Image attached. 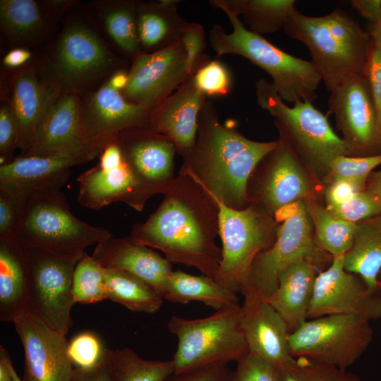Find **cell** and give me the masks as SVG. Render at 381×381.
<instances>
[{"label":"cell","instance_id":"cell-15","mask_svg":"<svg viewBox=\"0 0 381 381\" xmlns=\"http://www.w3.org/2000/svg\"><path fill=\"white\" fill-rule=\"evenodd\" d=\"M80 93L63 87L38 126L25 156L67 155L87 162L105 145L90 140L81 119Z\"/></svg>","mask_w":381,"mask_h":381},{"label":"cell","instance_id":"cell-13","mask_svg":"<svg viewBox=\"0 0 381 381\" xmlns=\"http://www.w3.org/2000/svg\"><path fill=\"white\" fill-rule=\"evenodd\" d=\"M99 162L77 178V200L82 206L98 210L122 202L141 212L152 196L138 181L126 161L116 136L99 155Z\"/></svg>","mask_w":381,"mask_h":381},{"label":"cell","instance_id":"cell-33","mask_svg":"<svg viewBox=\"0 0 381 381\" xmlns=\"http://www.w3.org/2000/svg\"><path fill=\"white\" fill-rule=\"evenodd\" d=\"M107 298L133 312L153 314L163 303V297L150 284L121 270L105 269Z\"/></svg>","mask_w":381,"mask_h":381},{"label":"cell","instance_id":"cell-25","mask_svg":"<svg viewBox=\"0 0 381 381\" xmlns=\"http://www.w3.org/2000/svg\"><path fill=\"white\" fill-rule=\"evenodd\" d=\"M206 99L192 75L151 111L148 128L171 140L183 158L195 143L198 116Z\"/></svg>","mask_w":381,"mask_h":381},{"label":"cell","instance_id":"cell-16","mask_svg":"<svg viewBox=\"0 0 381 381\" xmlns=\"http://www.w3.org/2000/svg\"><path fill=\"white\" fill-rule=\"evenodd\" d=\"M328 112L334 116L349 156L381 153L376 113L363 73L346 79L330 91Z\"/></svg>","mask_w":381,"mask_h":381},{"label":"cell","instance_id":"cell-52","mask_svg":"<svg viewBox=\"0 0 381 381\" xmlns=\"http://www.w3.org/2000/svg\"><path fill=\"white\" fill-rule=\"evenodd\" d=\"M350 3L362 16L369 20L370 25L381 20V0H352Z\"/></svg>","mask_w":381,"mask_h":381},{"label":"cell","instance_id":"cell-10","mask_svg":"<svg viewBox=\"0 0 381 381\" xmlns=\"http://www.w3.org/2000/svg\"><path fill=\"white\" fill-rule=\"evenodd\" d=\"M368 319L335 314L306 320L289 334L290 354L346 370L366 351L373 338Z\"/></svg>","mask_w":381,"mask_h":381},{"label":"cell","instance_id":"cell-22","mask_svg":"<svg viewBox=\"0 0 381 381\" xmlns=\"http://www.w3.org/2000/svg\"><path fill=\"white\" fill-rule=\"evenodd\" d=\"M87 163L67 155L25 156L0 166V192L17 199L22 205L31 195L61 190L71 174V168Z\"/></svg>","mask_w":381,"mask_h":381},{"label":"cell","instance_id":"cell-47","mask_svg":"<svg viewBox=\"0 0 381 381\" xmlns=\"http://www.w3.org/2000/svg\"><path fill=\"white\" fill-rule=\"evenodd\" d=\"M363 74L366 78L377 118V128L381 146V53L372 43Z\"/></svg>","mask_w":381,"mask_h":381},{"label":"cell","instance_id":"cell-45","mask_svg":"<svg viewBox=\"0 0 381 381\" xmlns=\"http://www.w3.org/2000/svg\"><path fill=\"white\" fill-rule=\"evenodd\" d=\"M180 39L187 54L188 71L193 75L202 64L209 60L202 54L205 49L204 29L199 23L188 22Z\"/></svg>","mask_w":381,"mask_h":381},{"label":"cell","instance_id":"cell-38","mask_svg":"<svg viewBox=\"0 0 381 381\" xmlns=\"http://www.w3.org/2000/svg\"><path fill=\"white\" fill-rule=\"evenodd\" d=\"M72 292L75 303L81 304L107 299L105 269L85 252L75 266Z\"/></svg>","mask_w":381,"mask_h":381},{"label":"cell","instance_id":"cell-58","mask_svg":"<svg viewBox=\"0 0 381 381\" xmlns=\"http://www.w3.org/2000/svg\"><path fill=\"white\" fill-rule=\"evenodd\" d=\"M278 381H307V380L296 370L295 367V364H294L292 366H289L288 368L278 370Z\"/></svg>","mask_w":381,"mask_h":381},{"label":"cell","instance_id":"cell-20","mask_svg":"<svg viewBox=\"0 0 381 381\" xmlns=\"http://www.w3.org/2000/svg\"><path fill=\"white\" fill-rule=\"evenodd\" d=\"M64 85L47 66L28 63L14 75L11 103L18 127V148L24 155Z\"/></svg>","mask_w":381,"mask_h":381},{"label":"cell","instance_id":"cell-42","mask_svg":"<svg viewBox=\"0 0 381 381\" xmlns=\"http://www.w3.org/2000/svg\"><path fill=\"white\" fill-rule=\"evenodd\" d=\"M105 349L99 339L90 332L75 335L68 345V354L75 368H88L102 359Z\"/></svg>","mask_w":381,"mask_h":381},{"label":"cell","instance_id":"cell-24","mask_svg":"<svg viewBox=\"0 0 381 381\" xmlns=\"http://www.w3.org/2000/svg\"><path fill=\"white\" fill-rule=\"evenodd\" d=\"M239 322L248 353L265 359L278 370L295 364L289 351L288 327L268 302L244 299Z\"/></svg>","mask_w":381,"mask_h":381},{"label":"cell","instance_id":"cell-12","mask_svg":"<svg viewBox=\"0 0 381 381\" xmlns=\"http://www.w3.org/2000/svg\"><path fill=\"white\" fill-rule=\"evenodd\" d=\"M49 64L65 87L82 94L116 71L118 60L91 26L73 20L61 32Z\"/></svg>","mask_w":381,"mask_h":381},{"label":"cell","instance_id":"cell-18","mask_svg":"<svg viewBox=\"0 0 381 381\" xmlns=\"http://www.w3.org/2000/svg\"><path fill=\"white\" fill-rule=\"evenodd\" d=\"M13 323L23 346V381H71L74 368L65 334L49 327L28 307Z\"/></svg>","mask_w":381,"mask_h":381},{"label":"cell","instance_id":"cell-55","mask_svg":"<svg viewBox=\"0 0 381 381\" xmlns=\"http://www.w3.org/2000/svg\"><path fill=\"white\" fill-rule=\"evenodd\" d=\"M11 363L8 351L4 346L0 345V381H13Z\"/></svg>","mask_w":381,"mask_h":381},{"label":"cell","instance_id":"cell-35","mask_svg":"<svg viewBox=\"0 0 381 381\" xmlns=\"http://www.w3.org/2000/svg\"><path fill=\"white\" fill-rule=\"evenodd\" d=\"M39 2L34 0H1L0 24L9 40L26 44L36 40L47 27Z\"/></svg>","mask_w":381,"mask_h":381},{"label":"cell","instance_id":"cell-41","mask_svg":"<svg viewBox=\"0 0 381 381\" xmlns=\"http://www.w3.org/2000/svg\"><path fill=\"white\" fill-rule=\"evenodd\" d=\"M326 208L336 217L358 223L381 214V200L364 189L349 200Z\"/></svg>","mask_w":381,"mask_h":381},{"label":"cell","instance_id":"cell-44","mask_svg":"<svg viewBox=\"0 0 381 381\" xmlns=\"http://www.w3.org/2000/svg\"><path fill=\"white\" fill-rule=\"evenodd\" d=\"M295 367L307 381H361L346 370L303 357L296 358Z\"/></svg>","mask_w":381,"mask_h":381},{"label":"cell","instance_id":"cell-8","mask_svg":"<svg viewBox=\"0 0 381 381\" xmlns=\"http://www.w3.org/2000/svg\"><path fill=\"white\" fill-rule=\"evenodd\" d=\"M282 212L283 222L277 228L274 243L253 261L241 293L244 299L268 301L277 288L279 275L289 265L306 260L320 267L332 258L315 242L304 200L296 202Z\"/></svg>","mask_w":381,"mask_h":381},{"label":"cell","instance_id":"cell-6","mask_svg":"<svg viewBox=\"0 0 381 381\" xmlns=\"http://www.w3.org/2000/svg\"><path fill=\"white\" fill-rule=\"evenodd\" d=\"M111 236L108 229L75 217L61 190L29 197L23 205L16 234L27 248L62 253H85L86 248Z\"/></svg>","mask_w":381,"mask_h":381},{"label":"cell","instance_id":"cell-3","mask_svg":"<svg viewBox=\"0 0 381 381\" xmlns=\"http://www.w3.org/2000/svg\"><path fill=\"white\" fill-rule=\"evenodd\" d=\"M283 30L306 46L329 92L346 79L363 73L371 37L340 8L315 17L296 9Z\"/></svg>","mask_w":381,"mask_h":381},{"label":"cell","instance_id":"cell-34","mask_svg":"<svg viewBox=\"0 0 381 381\" xmlns=\"http://www.w3.org/2000/svg\"><path fill=\"white\" fill-rule=\"evenodd\" d=\"M138 4L135 1L97 3L107 33L119 49L132 59L141 52L138 29Z\"/></svg>","mask_w":381,"mask_h":381},{"label":"cell","instance_id":"cell-57","mask_svg":"<svg viewBox=\"0 0 381 381\" xmlns=\"http://www.w3.org/2000/svg\"><path fill=\"white\" fill-rule=\"evenodd\" d=\"M365 189L381 200V171H373L370 174Z\"/></svg>","mask_w":381,"mask_h":381},{"label":"cell","instance_id":"cell-53","mask_svg":"<svg viewBox=\"0 0 381 381\" xmlns=\"http://www.w3.org/2000/svg\"><path fill=\"white\" fill-rule=\"evenodd\" d=\"M32 52L24 47H16L10 50L3 58L2 62L4 66L8 68H20L31 60Z\"/></svg>","mask_w":381,"mask_h":381},{"label":"cell","instance_id":"cell-17","mask_svg":"<svg viewBox=\"0 0 381 381\" xmlns=\"http://www.w3.org/2000/svg\"><path fill=\"white\" fill-rule=\"evenodd\" d=\"M344 255L332 257L330 265L318 274L308 318L335 314L380 318V293L371 291L359 276L345 270Z\"/></svg>","mask_w":381,"mask_h":381},{"label":"cell","instance_id":"cell-4","mask_svg":"<svg viewBox=\"0 0 381 381\" xmlns=\"http://www.w3.org/2000/svg\"><path fill=\"white\" fill-rule=\"evenodd\" d=\"M232 26L226 32L214 24L209 32L210 44L217 55L241 56L264 70L284 102H313L321 77L311 61L294 56L275 47L261 35L249 30L238 16L223 11Z\"/></svg>","mask_w":381,"mask_h":381},{"label":"cell","instance_id":"cell-27","mask_svg":"<svg viewBox=\"0 0 381 381\" xmlns=\"http://www.w3.org/2000/svg\"><path fill=\"white\" fill-rule=\"evenodd\" d=\"M317 268L306 260L289 265L279 275L277 288L267 301L284 320L290 334L308 318Z\"/></svg>","mask_w":381,"mask_h":381},{"label":"cell","instance_id":"cell-28","mask_svg":"<svg viewBox=\"0 0 381 381\" xmlns=\"http://www.w3.org/2000/svg\"><path fill=\"white\" fill-rule=\"evenodd\" d=\"M30 269L25 246L17 238H0V320L13 322L28 306Z\"/></svg>","mask_w":381,"mask_h":381},{"label":"cell","instance_id":"cell-39","mask_svg":"<svg viewBox=\"0 0 381 381\" xmlns=\"http://www.w3.org/2000/svg\"><path fill=\"white\" fill-rule=\"evenodd\" d=\"M380 164L381 153L365 157L339 156L332 162L324 180L327 184L337 181H349L365 187L368 176Z\"/></svg>","mask_w":381,"mask_h":381},{"label":"cell","instance_id":"cell-32","mask_svg":"<svg viewBox=\"0 0 381 381\" xmlns=\"http://www.w3.org/2000/svg\"><path fill=\"white\" fill-rule=\"evenodd\" d=\"M210 4L222 11L241 15L253 32L270 34L284 28L296 9L294 0H212Z\"/></svg>","mask_w":381,"mask_h":381},{"label":"cell","instance_id":"cell-49","mask_svg":"<svg viewBox=\"0 0 381 381\" xmlns=\"http://www.w3.org/2000/svg\"><path fill=\"white\" fill-rule=\"evenodd\" d=\"M231 375L229 364L218 363L173 373L165 381H231Z\"/></svg>","mask_w":381,"mask_h":381},{"label":"cell","instance_id":"cell-2","mask_svg":"<svg viewBox=\"0 0 381 381\" xmlns=\"http://www.w3.org/2000/svg\"><path fill=\"white\" fill-rule=\"evenodd\" d=\"M279 140H250L234 126L222 124L213 104L205 101L198 116L195 143L183 157L179 174L195 181L214 200L236 210L248 206L247 185L259 163Z\"/></svg>","mask_w":381,"mask_h":381},{"label":"cell","instance_id":"cell-36","mask_svg":"<svg viewBox=\"0 0 381 381\" xmlns=\"http://www.w3.org/2000/svg\"><path fill=\"white\" fill-rule=\"evenodd\" d=\"M304 203L318 247L332 257L344 255L352 246L356 223L336 217L311 198Z\"/></svg>","mask_w":381,"mask_h":381},{"label":"cell","instance_id":"cell-61","mask_svg":"<svg viewBox=\"0 0 381 381\" xmlns=\"http://www.w3.org/2000/svg\"><path fill=\"white\" fill-rule=\"evenodd\" d=\"M377 282H378L377 289H378L379 293H380V294H381V272H380V273L379 274Z\"/></svg>","mask_w":381,"mask_h":381},{"label":"cell","instance_id":"cell-5","mask_svg":"<svg viewBox=\"0 0 381 381\" xmlns=\"http://www.w3.org/2000/svg\"><path fill=\"white\" fill-rule=\"evenodd\" d=\"M258 104L274 119L279 135L301 162L324 178L337 157L349 155L348 147L331 127L327 117L312 102L298 101L290 107L271 82L255 83Z\"/></svg>","mask_w":381,"mask_h":381},{"label":"cell","instance_id":"cell-43","mask_svg":"<svg viewBox=\"0 0 381 381\" xmlns=\"http://www.w3.org/2000/svg\"><path fill=\"white\" fill-rule=\"evenodd\" d=\"M231 381H278V370L265 359L248 353L236 362Z\"/></svg>","mask_w":381,"mask_h":381},{"label":"cell","instance_id":"cell-26","mask_svg":"<svg viewBox=\"0 0 381 381\" xmlns=\"http://www.w3.org/2000/svg\"><path fill=\"white\" fill-rule=\"evenodd\" d=\"M92 255L104 269L124 270L140 278L164 298L172 263L130 235L97 243Z\"/></svg>","mask_w":381,"mask_h":381},{"label":"cell","instance_id":"cell-11","mask_svg":"<svg viewBox=\"0 0 381 381\" xmlns=\"http://www.w3.org/2000/svg\"><path fill=\"white\" fill-rule=\"evenodd\" d=\"M25 248L30 269L27 307L49 327L66 335L73 324V273L85 253H62Z\"/></svg>","mask_w":381,"mask_h":381},{"label":"cell","instance_id":"cell-31","mask_svg":"<svg viewBox=\"0 0 381 381\" xmlns=\"http://www.w3.org/2000/svg\"><path fill=\"white\" fill-rule=\"evenodd\" d=\"M164 299L181 304L201 302L215 311L240 305L238 293L226 288L214 278L179 270L173 271Z\"/></svg>","mask_w":381,"mask_h":381},{"label":"cell","instance_id":"cell-19","mask_svg":"<svg viewBox=\"0 0 381 381\" xmlns=\"http://www.w3.org/2000/svg\"><path fill=\"white\" fill-rule=\"evenodd\" d=\"M278 140L277 147L262 159L264 167L254 187L247 188L248 204L259 205L272 215L310 198L311 194L302 162L284 140Z\"/></svg>","mask_w":381,"mask_h":381},{"label":"cell","instance_id":"cell-30","mask_svg":"<svg viewBox=\"0 0 381 381\" xmlns=\"http://www.w3.org/2000/svg\"><path fill=\"white\" fill-rule=\"evenodd\" d=\"M346 271L359 276L373 291L381 272V214L356 223L351 248L344 255Z\"/></svg>","mask_w":381,"mask_h":381},{"label":"cell","instance_id":"cell-14","mask_svg":"<svg viewBox=\"0 0 381 381\" xmlns=\"http://www.w3.org/2000/svg\"><path fill=\"white\" fill-rule=\"evenodd\" d=\"M122 95L129 102L152 111L191 75L181 39L133 59Z\"/></svg>","mask_w":381,"mask_h":381},{"label":"cell","instance_id":"cell-7","mask_svg":"<svg viewBox=\"0 0 381 381\" xmlns=\"http://www.w3.org/2000/svg\"><path fill=\"white\" fill-rule=\"evenodd\" d=\"M240 310L241 305L198 319L171 316L167 329L177 339L174 373L229 364L245 356L248 349L240 327Z\"/></svg>","mask_w":381,"mask_h":381},{"label":"cell","instance_id":"cell-54","mask_svg":"<svg viewBox=\"0 0 381 381\" xmlns=\"http://www.w3.org/2000/svg\"><path fill=\"white\" fill-rule=\"evenodd\" d=\"M75 3L70 0H49L40 5L47 20H56Z\"/></svg>","mask_w":381,"mask_h":381},{"label":"cell","instance_id":"cell-48","mask_svg":"<svg viewBox=\"0 0 381 381\" xmlns=\"http://www.w3.org/2000/svg\"><path fill=\"white\" fill-rule=\"evenodd\" d=\"M22 207L17 199L0 192V238H16Z\"/></svg>","mask_w":381,"mask_h":381},{"label":"cell","instance_id":"cell-46","mask_svg":"<svg viewBox=\"0 0 381 381\" xmlns=\"http://www.w3.org/2000/svg\"><path fill=\"white\" fill-rule=\"evenodd\" d=\"M18 144V127L9 100H4L0 107V164L11 162Z\"/></svg>","mask_w":381,"mask_h":381},{"label":"cell","instance_id":"cell-40","mask_svg":"<svg viewBox=\"0 0 381 381\" xmlns=\"http://www.w3.org/2000/svg\"><path fill=\"white\" fill-rule=\"evenodd\" d=\"M194 82L205 96H224L231 88L229 71L220 61L208 60L193 73Z\"/></svg>","mask_w":381,"mask_h":381},{"label":"cell","instance_id":"cell-59","mask_svg":"<svg viewBox=\"0 0 381 381\" xmlns=\"http://www.w3.org/2000/svg\"><path fill=\"white\" fill-rule=\"evenodd\" d=\"M368 32L371 37L372 43L381 53V20L375 24L370 25Z\"/></svg>","mask_w":381,"mask_h":381},{"label":"cell","instance_id":"cell-51","mask_svg":"<svg viewBox=\"0 0 381 381\" xmlns=\"http://www.w3.org/2000/svg\"><path fill=\"white\" fill-rule=\"evenodd\" d=\"M365 186L349 181H337L328 183L325 196L326 207L342 204L361 192Z\"/></svg>","mask_w":381,"mask_h":381},{"label":"cell","instance_id":"cell-23","mask_svg":"<svg viewBox=\"0 0 381 381\" xmlns=\"http://www.w3.org/2000/svg\"><path fill=\"white\" fill-rule=\"evenodd\" d=\"M151 111L127 101L121 92L106 83L81 97V119L84 132L92 141L107 144L121 131L149 127Z\"/></svg>","mask_w":381,"mask_h":381},{"label":"cell","instance_id":"cell-56","mask_svg":"<svg viewBox=\"0 0 381 381\" xmlns=\"http://www.w3.org/2000/svg\"><path fill=\"white\" fill-rule=\"evenodd\" d=\"M128 80V72L123 70H116L105 83L111 88L121 92L126 87Z\"/></svg>","mask_w":381,"mask_h":381},{"label":"cell","instance_id":"cell-1","mask_svg":"<svg viewBox=\"0 0 381 381\" xmlns=\"http://www.w3.org/2000/svg\"><path fill=\"white\" fill-rule=\"evenodd\" d=\"M157 209L143 223L133 226L136 241L162 251L171 263L198 269L214 278L222 260L219 207L190 177L179 174L163 193Z\"/></svg>","mask_w":381,"mask_h":381},{"label":"cell","instance_id":"cell-9","mask_svg":"<svg viewBox=\"0 0 381 381\" xmlns=\"http://www.w3.org/2000/svg\"><path fill=\"white\" fill-rule=\"evenodd\" d=\"M219 207L222 260L214 278L226 288L241 293L257 255L270 248L278 226L259 205L236 210L215 200Z\"/></svg>","mask_w":381,"mask_h":381},{"label":"cell","instance_id":"cell-60","mask_svg":"<svg viewBox=\"0 0 381 381\" xmlns=\"http://www.w3.org/2000/svg\"><path fill=\"white\" fill-rule=\"evenodd\" d=\"M11 373H12V377H13V381H23L22 379H20L19 377V376L18 375L14 367H13V363L11 364Z\"/></svg>","mask_w":381,"mask_h":381},{"label":"cell","instance_id":"cell-37","mask_svg":"<svg viewBox=\"0 0 381 381\" xmlns=\"http://www.w3.org/2000/svg\"><path fill=\"white\" fill-rule=\"evenodd\" d=\"M109 352L114 381H165L174 373L172 360L144 359L130 348Z\"/></svg>","mask_w":381,"mask_h":381},{"label":"cell","instance_id":"cell-50","mask_svg":"<svg viewBox=\"0 0 381 381\" xmlns=\"http://www.w3.org/2000/svg\"><path fill=\"white\" fill-rule=\"evenodd\" d=\"M71 381H114L109 349L100 361L88 368H74Z\"/></svg>","mask_w":381,"mask_h":381},{"label":"cell","instance_id":"cell-21","mask_svg":"<svg viewBox=\"0 0 381 381\" xmlns=\"http://www.w3.org/2000/svg\"><path fill=\"white\" fill-rule=\"evenodd\" d=\"M124 157L151 196L163 194L174 179L175 144L148 127L124 130L117 135Z\"/></svg>","mask_w":381,"mask_h":381},{"label":"cell","instance_id":"cell-29","mask_svg":"<svg viewBox=\"0 0 381 381\" xmlns=\"http://www.w3.org/2000/svg\"><path fill=\"white\" fill-rule=\"evenodd\" d=\"M178 1L138 4V29L141 52L157 50L181 38L188 23L179 14Z\"/></svg>","mask_w":381,"mask_h":381}]
</instances>
